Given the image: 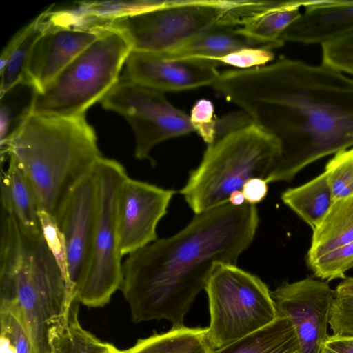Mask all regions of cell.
Instances as JSON below:
<instances>
[{"mask_svg":"<svg viewBox=\"0 0 353 353\" xmlns=\"http://www.w3.org/2000/svg\"><path fill=\"white\" fill-rule=\"evenodd\" d=\"M210 87L276 143L268 183L290 182L312 163L353 146V77L323 62L282 57L257 68L225 70Z\"/></svg>","mask_w":353,"mask_h":353,"instance_id":"obj_1","label":"cell"},{"mask_svg":"<svg viewBox=\"0 0 353 353\" xmlns=\"http://www.w3.org/2000/svg\"><path fill=\"white\" fill-rule=\"evenodd\" d=\"M259 221L255 205L228 203L195 214L178 233L127 255L119 290L132 321L165 319L172 328L184 327L216 265L236 263L252 242Z\"/></svg>","mask_w":353,"mask_h":353,"instance_id":"obj_2","label":"cell"},{"mask_svg":"<svg viewBox=\"0 0 353 353\" xmlns=\"http://www.w3.org/2000/svg\"><path fill=\"white\" fill-rule=\"evenodd\" d=\"M75 302L43 233L28 234L1 209L0 310L21 319L35 353H52L50 334L66 321Z\"/></svg>","mask_w":353,"mask_h":353,"instance_id":"obj_3","label":"cell"},{"mask_svg":"<svg viewBox=\"0 0 353 353\" xmlns=\"http://www.w3.org/2000/svg\"><path fill=\"white\" fill-rule=\"evenodd\" d=\"M1 148V157L13 159L27 176L40 211L54 218L72 189L103 157L85 115L32 114Z\"/></svg>","mask_w":353,"mask_h":353,"instance_id":"obj_4","label":"cell"},{"mask_svg":"<svg viewBox=\"0 0 353 353\" xmlns=\"http://www.w3.org/2000/svg\"><path fill=\"white\" fill-rule=\"evenodd\" d=\"M279 155L276 143L252 124L208 145L179 191L197 214L229 203L254 177L265 180Z\"/></svg>","mask_w":353,"mask_h":353,"instance_id":"obj_5","label":"cell"},{"mask_svg":"<svg viewBox=\"0 0 353 353\" xmlns=\"http://www.w3.org/2000/svg\"><path fill=\"white\" fill-rule=\"evenodd\" d=\"M252 12L248 0H168L156 9L116 19L106 26L123 33L132 50L159 52L214 27H242Z\"/></svg>","mask_w":353,"mask_h":353,"instance_id":"obj_6","label":"cell"},{"mask_svg":"<svg viewBox=\"0 0 353 353\" xmlns=\"http://www.w3.org/2000/svg\"><path fill=\"white\" fill-rule=\"evenodd\" d=\"M132 50L120 31L105 26L102 35L74 58L41 92L33 114L59 117L85 115L116 84Z\"/></svg>","mask_w":353,"mask_h":353,"instance_id":"obj_7","label":"cell"},{"mask_svg":"<svg viewBox=\"0 0 353 353\" xmlns=\"http://www.w3.org/2000/svg\"><path fill=\"white\" fill-rule=\"evenodd\" d=\"M205 290L210 310L206 338L222 348L274 322L279 316L267 285L235 264H219Z\"/></svg>","mask_w":353,"mask_h":353,"instance_id":"obj_8","label":"cell"},{"mask_svg":"<svg viewBox=\"0 0 353 353\" xmlns=\"http://www.w3.org/2000/svg\"><path fill=\"white\" fill-rule=\"evenodd\" d=\"M98 209L91 256L77 292L79 303L103 307L120 289L122 255L119 250V208L121 192L128 176L119 161L103 157L97 163Z\"/></svg>","mask_w":353,"mask_h":353,"instance_id":"obj_9","label":"cell"},{"mask_svg":"<svg viewBox=\"0 0 353 353\" xmlns=\"http://www.w3.org/2000/svg\"><path fill=\"white\" fill-rule=\"evenodd\" d=\"M102 107L119 113L135 137L134 157L149 160L157 144L194 132L190 116L176 108L163 92L122 78L101 99Z\"/></svg>","mask_w":353,"mask_h":353,"instance_id":"obj_10","label":"cell"},{"mask_svg":"<svg viewBox=\"0 0 353 353\" xmlns=\"http://www.w3.org/2000/svg\"><path fill=\"white\" fill-rule=\"evenodd\" d=\"M97 209L98 180L95 167L72 189L55 218L65 241L70 291L76 301L77 290L90 263Z\"/></svg>","mask_w":353,"mask_h":353,"instance_id":"obj_11","label":"cell"},{"mask_svg":"<svg viewBox=\"0 0 353 353\" xmlns=\"http://www.w3.org/2000/svg\"><path fill=\"white\" fill-rule=\"evenodd\" d=\"M336 294L327 282L309 277L283 283L272 292L278 314L294 328L301 353H320L329 336L330 311Z\"/></svg>","mask_w":353,"mask_h":353,"instance_id":"obj_12","label":"cell"},{"mask_svg":"<svg viewBox=\"0 0 353 353\" xmlns=\"http://www.w3.org/2000/svg\"><path fill=\"white\" fill-rule=\"evenodd\" d=\"M49 27L34 45L25 70V78L38 92L101 37L105 28L77 23L64 10L51 11Z\"/></svg>","mask_w":353,"mask_h":353,"instance_id":"obj_13","label":"cell"},{"mask_svg":"<svg viewBox=\"0 0 353 353\" xmlns=\"http://www.w3.org/2000/svg\"><path fill=\"white\" fill-rule=\"evenodd\" d=\"M176 192L148 182L125 179L119 208V250L124 256L157 239V226L167 214Z\"/></svg>","mask_w":353,"mask_h":353,"instance_id":"obj_14","label":"cell"},{"mask_svg":"<svg viewBox=\"0 0 353 353\" xmlns=\"http://www.w3.org/2000/svg\"><path fill=\"white\" fill-rule=\"evenodd\" d=\"M214 61L201 58L168 59L159 52L132 50L123 79L162 92L210 86L219 74Z\"/></svg>","mask_w":353,"mask_h":353,"instance_id":"obj_15","label":"cell"},{"mask_svg":"<svg viewBox=\"0 0 353 353\" xmlns=\"http://www.w3.org/2000/svg\"><path fill=\"white\" fill-rule=\"evenodd\" d=\"M353 33V1L314 0L281 35L285 41L321 46Z\"/></svg>","mask_w":353,"mask_h":353,"instance_id":"obj_16","label":"cell"},{"mask_svg":"<svg viewBox=\"0 0 353 353\" xmlns=\"http://www.w3.org/2000/svg\"><path fill=\"white\" fill-rule=\"evenodd\" d=\"M284 43L282 41L269 42L254 39L242 33L239 28L218 26L159 53L163 57L172 59L201 58L211 60L243 48L272 50L283 46Z\"/></svg>","mask_w":353,"mask_h":353,"instance_id":"obj_17","label":"cell"},{"mask_svg":"<svg viewBox=\"0 0 353 353\" xmlns=\"http://www.w3.org/2000/svg\"><path fill=\"white\" fill-rule=\"evenodd\" d=\"M1 206L14 216L28 234L42 233L34 190L23 171L10 158L7 170L1 174Z\"/></svg>","mask_w":353,"mask_h":353,"instance_id":"obj_18","label":"cell"},{"mask_svg":"<svg viewBox=\"0 0 353 353\" xmlns=\"http://www.w3.org/2000/svg\"><path fill=\"white\" fill-rule=\"evenodd\" d=\"M51 9L46 10L19 31L3 49L0 59V96L25 79L32 48L50 24Z\"/></svg>","mask_w":353,"mask_h":353,"instance_id":"obj_19","label":"cell"},{"mask_svg":"<svg viewBox=\"0 0 353 353\" xmlns=\"http://www.w3.org/2000/svg\"><path fill=\"white\" fill-rule=\"evenodd\" d=\"M352 241L353 194L335 201L313 230L307 263Z\"/></svg>","mask_w":353,"mask_h":353,"instance_id":"obj_20","label":"cell"},{"mask_svg":"<svg viewBox=\"0 0 353 353\" xmlns=\"http://www.w3.org/2000/svg\"><path fill=\"white\" fill-rule=\"evenodd\" d=\"M210 353H301L294 328L282 315L270 325Z\"/></svg>","mask_w":353,"mask_h":353,"instance_id":"obj_21","label":"cell"},{"mask_svg":"<svg viewBox=\"0 0 353 353\" xmlns=\"http://www.w3.org/2000/svg\"><path fill=\"white\" fill-rule=\"evenodd\" d=\"M281 199L312 230L322 221L334 203L325 172L300 186L287 189Z\"/></svg>","mask_w":353,"mask_h":353,"instance_id":"obj_22","label":"cell"},{"mask_svg":"<svg viewBox=\"0 0 353 353\" xmlns=\"http://www.w3.org/2000/svg\"><path fill=\"white\" fill-rule=\"evenodd\" d=\"M37 92L35 87L25 78L1 95V145L32 114Z\"/></svg>","mask_w":353,"mask_h":353,"instance_id":"obj_23","label":"cell"},{"mask_svg":"<svg viewBox=\"0 0 353 353\" xmlns=\"http://www.w3.org/2000/svg\"><path fill=\"white\" fill-rule=\"evenodd\" d=\"M163 3L159 0L80 1L77 2L79 7L71 12L82 25L102 26L118 18L156 9Z\"/></svg>","mask_w":353,"mask_h":353,"instance_id":"obj_24","label":"cell"},{"mask_svg":"<svg viewBox=\"0 0 353 353\" xmlns=\"http://www.w3.org/2000/svg\"><path fill=\"white\" fill-rule=\"evenodd\" d=\"M52 353H106L110 345L83 329L78 321V302L66 321L50 334Z\"/></svg>","mask_w":353,"mask_h":353,"instance_id":"obj_25","label":"cell"},{"mask_svg":"<svg viewBox=\"0 0 353 353\" xmlns=\"http://www.w3.org/2000/svg\"><path fill=\"white\" fill-rule=\"evenodd\" d=\"M314 1H284L281 6L239 28L244 34L260 41L284 42L280 39L281 34L299 18L301 14L300 8H305Z\"/></svg>","mask_w":353,"mask_h":353,"instance_id":"obj_26","label":"cell"},{"mask_svg":"<svg viewBox=\"0 0 353 353\" xmlns=\"http://www.w3.org/2000/svg\"><path fill=\"white\" fill-rule=\"evenodd\" d=\"M324 172L334 202L353 194V148L334 154Z\"/></svg>","mask_w":353,"mask_h":353,"instance_id":"obj_27","label":"cell"},{"mask_svg":"<svg viewBox=\"0 0 353 353\" xmlns=\"http://www.w3.org/2000/svg\"><path fill=\"white\" fill-rule=\"evenodd\" d=\"M316 278L330 281L345 279L353 267V241L307 263Z\"/></svg>","mask_w":353,"mask_h":353,"instance_id":"obj_28","label":"cell"},{"mask_svg":"<svg viewBox=\"0 0 353 353\" xmlns=\"http://www.w3.org/2000/svg\"><path fill=\"white\" fill-rule=\"evenodd\" d=\"M1 353H35L30 335L21 319L0 310Z\"/></svg>","mask_w":353,"mask_h":353,"instance_id":"obj_29","label":"cell"},{"mask_svg":"<svg viewBox=\"0 0 353 353\" xmlns=\"http://www.w3.org/2000/svg\"><path fill=\"white\" fill-rule=\"evenodd\" d=\"M39 219L45 241L65 279L70 299L74 301L70 291L67 248L63 235L54 216L46 212L40 211Z\"/></svg>","mask_w":353,"mask_h":353,"instance_id":"obj_30","label":"cell"},{"mask_svg":"<svg viewBox=\"0 0 353 353\" xmlns=\"http://www.w3.org/2000/svg\"><path fill=\"white\" fill-rule=\"evenodd\" d=\"M322 62L353 76V33L321 46Z\"/></svg>","mask_w":353,"mask_h":353,"instance_id":"obj_31","label":"cell"},{"mask_svg":"<svg viewBox=\"0 0 353 353\" xmlns=\"http://www.w3.org/2000/svg\"><path fill=\"white\" fill-rule=\"evenodd\" d=\"M329 325L333 334L353 337V295L336 292L330 307Z\"/></svg>","mask_w":353,"mask_h":353,"instance_id":"obj_32","label":"cell"},{"mask_svg":"<svg viewBox=\"0 0 353 353\" xmlns=\"http://www.w3.org/2000/svg\"><path fill=\"white\" fill-rule=\"evenodd\" d=\"M274 58V54L272 50L247 48L211 60L219 64L229 65L240 70H245L263 66Z\"/></svg>","mask_w":353,"mask_h":353,"instance_id":"obj_33","label":"cell"},{"mask_svg":"<svg viewBox=\"0 0 353 353\" xmlns=\"http://www.w3.org/2000/svg\"><path fill=\"white\" fill-rule=\"evenodd\" d=\"M212 103L205 99L198 100L192 108L190 119L196 132L210 145L214 141L216 119Z\"/></svg>","mask_w":353,"mask_h":353,"instance_id":"obj_34","label":"cell"},{"mask_svg":"<svg viewBox=\"0 0 353 353\" xmlns=\"http://www.w3.org/2000/svg\"><path fill=\"white\" fill-rule=\"evenodd\" d=\"M254 123L252 118L242 110L232 112L220 118H216L214 143Z\"/></svg>","mask_w":353,"mask_h":353,"instance_id":"obj_35","label":"cell"},{"mask_svg":"<svg viewBox=\"0 0 353 353\" xmlns=\"http://www.w3.org/2000/svg\"><path fill=\"white\" fill-rule=\"evenodd\" d=\"M268 182L262 178L248 180L241 188L246 203L255 205L261 202L268 194Z\"/></svg>","mask_w":353,"mask_h":353,"instance_id":"obj_36","label":"cell"},{"mask_svg":"<svg viewBox=\"0 0 353 353\" xmlns=\"http://www.w3.org/2000/svg\"><path fill=\"white\" fill-rule=\"evenodd\" d=\"M320 353H353V337L329 335L323 343Z\"/></svg>","mask_w":353,"mask_h":353,"instance_id":"obj_37","label":"cell"},{"mask_svg":"<svg viewBox=\"0 0 353 353\" xmlns=\"http://www.w3.org/2000/svg\"><path fill=\"white\" fill-rule=\"evenodd\" d=\"M338 294L353 295V277L345 279L336 287Z\"/></svg>","mask_w":353,"mask_h":353,"instance_id":"obj_38","label":"cell"},{"mask_svg":"<svg viewBox=\"0 0 353 353\" xmlns=\"http://www.w3.org/2000/svg\"><path fill=\"white\" fill-rule=\"evenodd\" d=\"M229 203L234 205H241L246 203L241 190L232 192L229 199Z\"/></svg>","mask_w":353,"mask_h":353,"instance_id":"obj_39","label":"cell"},{"mask_svg":"<svg viewBox=\"0 0 353 353\" xmlns=\"http://www.w3.org/2000/svg\"><path fill=\"white\" fill-rule=\"evenodd\" d=\"M106 353H129L128 350H120L110 344Z\"/></svg>","mask_w":353,"mask_h":353,"instance_id":"obj_40","label":"cell"}]
</instances>
